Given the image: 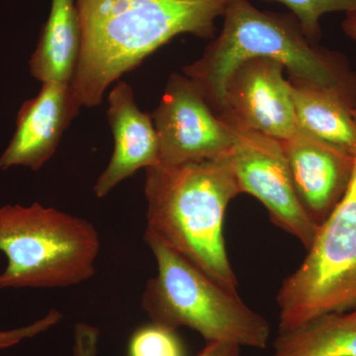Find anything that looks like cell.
<instances>
[{
  "label": "cell",
  "instance_id": "obj_17",
  "mask_svg": "<svg viewBox=\"0 0 356 356\" xmlns=\"http://www.w3.org/2000/svg\"><path fill=\"white\" fill-rule=\"evenodd\" d=\"M129 356H184V348L175 331L153 323L133 334Z\"/></svg>",
  "mask_w": 356,
  "mask_h": 356
},
{
  "label": "cell",
  "instance_id": "obj_3",
  "mask_svg": "<svg viewBox=\"0 0 356 356\" xmlns=\"http://www.w3.org/2000/svg\"><path fill=\"white\" fill-rule=\"evenodd\" d=\"M219 36L203 55L184 67L185 76L200 89L219 115L227 79L238 65L268 58L284 65L290 81L355 90L356 74L339 54L312 44L291 13L259 10L250 0H229Z\"/></svg>",
  "mask_w": 356,
  "mask_h": 356
},
{
  "label": "cell",
  "instance_id": "obj_7",
  "mask_svg": "<svg viewBox=\"0 0 356 356\" xmlns=\"http://www.w3.org/2000/svg\"><path fill=\"white\" fill-rule=\"evenodd\" d=\"M219 116L233 134L229 158L241 192L257 198L271 221L308 250L318 225L300 203L282 143L243 127L225 115Z\"/></svg>",
  "mask_w": 356,
  "mask_h": 356
},
{
  "label": "cell",
  "instance_id": "obj_14",
  "mask_svg": "<svg viewBox=\"0 0 356 356\" xmlns=\"http://www.w3.org/2000/svg\"><path fill=\"white\" fill-rule=\"evenodd\" d=\"M76 0H51L50 15L29 60L30 72L43 83H72L81 50Z\"/></svg>",
  "mask_w": 356,
  "mask_h": 356
},
{
  "label": "cell",
  "instance_id": "obj_4",
  "mask_svg": "<svg viewBox=\"0 0 356 356\" xmlns=\"http://www.w3.org/2000/svg\"><path fill=\"white\" fill-rule=\"evenodd\" d=\"M145 241L156 259V274L147 281L142 307L154 324L173 331L189 327L207 343L266 348L270 325L238 292L222 287L149 232Z\"/></svg>",
  "mask_w": 356,
  "mask_h": 356
},
{
  "label": "cell",
  "instance_id": "obj_9",
  "mask_svg": "<svg viewBox=\"0 0 356 356\" xmlns=\"http://www.w3.org/2000/svg\"><path fill=\"white\" fill-rule=\"evenodd\" d=\"M284 70L281 63L268 58H250L238 65L225 83L219 115L273 139L291 138L298 127Z\"/></svg>",
  "mask_w": 356,
  "mask_h": 356
},
{
  "label": "cell",
  "instance_id": "obj_2",
  "mask_svg": "<svg viewBox=\"0 0 356 356\" xmlns=\"http://www.w3.org/2000/svg\"><path fill=\"white\" fill-rule=\"evenodd\" d=\"M242 194L229 154L146 170L147 232L212 280L238 292L226 250L227 207Z\"/></svg>",
  "mask_w": 356,
  "mask_h": 356
},
{
  "label": "cell",
  "instance_id": "obj_18",
  "mask_svg": "<svg viewBox=\"0 0 356 356\" xmlns=\"http://www.w3.org/2000/svg\"><path fill=\"white\" fill-rule=\"evenodd\" d=\"M62 318V314L53 309L44 318L27 327H19L13 331L0 332V350L15 346L23 339H30L48 331L51 327L57 325Z\"/></svg>",
  "mask_w": 356,
  "mask_h": 356
},
{
  "label": "cell",
  "instance_id": "obj_8",
  "mask_svg": "<svg viewBox=\"0 0 356 356\" xmlns=\"http://www.w3.org/2000/svg\"><path fill=\"white\" fill-rule=\"evenodd\" d=\"M161 163L177 165L227 156L234 137L200 89L186 76L172 74L152 114Z\"/></svg>",
  "mask_w": 356,
  "mask_h": 356
},
{
  "label": "cell",
  "instance_id": "obj_16",
  "mask_svg": "<svg viewBox=\"0 0 356 356\" xmlns=\"http://www.w3.org/2000/svg\"><path fill=\"white\" fill-rule=\"evenodd\" d=\"M278 2L288 7L299 21L307 39L318 44L322 37L320 21L323 15L332 13H356V0H261Z\"/></svg>",
  "mask_w": 356,
  "mask_h": 356
},
{
  "label": "cell",
  "instance_id": "obj_1",
  "mask_svg": "<svg viewBox=\"0 0 356 356\" xmlns=\"http://www.w3.org/2000/svg\"><path fill=\"white\" fill-rule=\"evenodd\" d=\"M229 0H76L81 50L72 93L95 107L110 86L178 35L214 39Z\"/></svg>",
  "mask_w": 356,
  "mask_h": 356
},
{
  "label": "cell",
  "instance_id": "obj_19",
  "mask_svg": "<svg viewBox=\"0 0 356 356\" xmlns=\"http://www.w3.org/2000/svg\"><path fill=\"white\" fill-rule=\"evenodd\" d=\"M100 332L97 327L84 323L74 325V356H96Z\"/></svg>",
  "mask_w": 356,
  "mask_h": 356
},
{
  "label": "cell",
  "instance_id": "obj_12",
  "mask_svg": "<svg viewBox=\"0 0 356 356\" xmlns=\"http://www.w3.org/2000/svg\"><path fill=\"white\" fill-rule=\"evenodd\" d=\"M107 118L114 137V151L107 168L93 187L103 198L140 168L161 163L158 134L152 115L140 111L132 88L117 81L108 96Z\"/></svg>",
  "mask_w": 356,
  "mask_h": 356
},
{
  "label": "cell",
  "instance_id": "obj_13",
  "mask_svg": "<svg viewBox=\"0 0 356 356\" xmlns=\"http://www.w3.org/2000/svg\"><path fill=\"white\" fill-rule=\"evenodd\" d=\"M297 127L316 139L353 153L355 90L290 81Z\"/></svg>",
  "mask_w": 356,
  "mask_h": 356
},
{
  "label": "cell",
  "instance_id": "obj_20",
  "mask_svg": "<svg viewBox=\"0 0 356 356\" xmlns=\"http://www.w3.org/2000/svg\"><path fill=\"white\" fill-rule=\"evenodd\" d=\"M241 346L236 344L212 341L197 356H241Z\"/></svg>",
  "mask_w": 356,
  "mask_h": 356
},
{
  "label": "cell",
  "instance_id": "obj_15",
  "mask_svg": "<svg viewBox=\"0 0 356 356\" xmlns=\"http://www.w3.org/2000/svg\"><path fill=\"white\" fill-rule=\"evenodd\" d=\"M271 356H356V309L280 331Z\"/></svg>",
  "mask_w": 356,
  "mask_h": 356
},
{
  "label": "cell",
  "instance_id": "obj_11",
  "mask_svg": "<svg viewBox=\"0 0 356 356\" xmlns=\"http://www.w3.org/2000/svg\"><path fill=\"white\" fill-rule=\"evenodd\" d=\"M281 143L300 203L320 227L348 187L353 153L316 139L301 130Z\"/></svg>",
  "mask_w": 356,
  "mask_h": 356
},
{
  "label": "cell",
  "instance_id": "obj_10",
  "mask_svg": "<svg viewBox=\"0 0 356 356\" xmlns=\"http://www.w3.org/2000/svg\"><path fill=\"white\" fill-rule=\"evenodd\" d=\"M81 108L70 83H42L38 95L23 103L18 112L15 133L0 156V168L20 165L40 170L55 154Z\"/></svg>",
  "mask_w": 356,
  "mask_h": 356
},
{
  "label": "cell",
  "instance_id": "obj_6",
  "mask_svg": "<svg viewBox=\"0 0 356 356\" xmlns=\"http://www.w3.org/2000/svg\"><path fill=\"white\" fill-rule=\"evenodd\" d=\"M356 121V108H355ZM280 331L356 309V145L343 197L318 227L303 262L278 290Z\"/></svg>",
  "mask_w": 356,
  "mask_h": 356
},
{
  "label": "cell",
  "instance_id": "obj_5",
  "mask_svg": "<svg viewBox=\"0 0 356 356\" xmlns=\"http://www.w3.org/2000/svg\"><path fill=\"white\" fill-rule=\"evenodd\" d=\"M100 241L91 222L40 203L0 207L3 288L74 286L95 275Z\"/></svg>",
  "mask_w": 356,
  "mask_h": 356
},
{
  "label": "cell",
  "instance_id": "obj_21",
  "mask_svg": "<svg viewBox=\"0 0 356 356\" xmlns=\"http://www.w3.org/2000/svg\"><path fill=\"white\" fill-rule=\"evenodd\" d=\"M341 27L346 36L356 42V13L346 14Z\"/></svg>",
  "mask_w": 356,
  "mask_h": 356
}]
</instances>
